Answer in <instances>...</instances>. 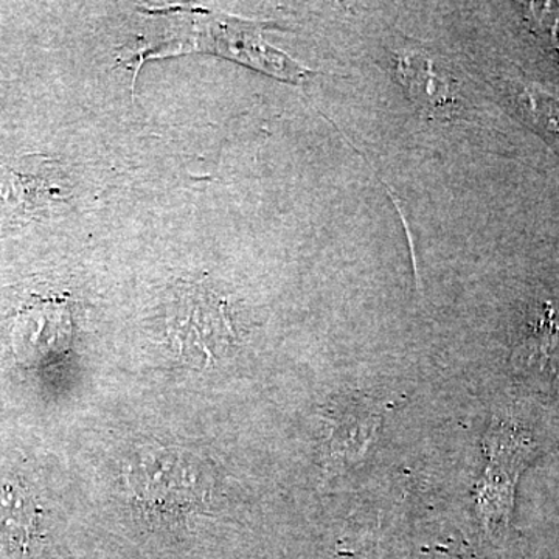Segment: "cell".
<instances>
[{
    "instance_id": "cell-7",
    "label": "cell",
    "mask_w": 559,
    "mask_h": 559,
    "mask_svg": "<svg viewBox=\"0 0 559 559\" xmlns=\"http://www.w3.org/2000/svg\"><path fill=\"white\" fill-rule=\"evenodd\" d=\"M533 20L544 35L550 40V46L559 51V5L554 2L530 3Z\"/></svg>"
},
{
    "instance_id": "cell-1",
    "label": "cell",
    "mask_w": 559,
    "mask_h": 559,
    "mask_svg": "<svg viewBox=\"0 0 559 559\" xmlns=\"http://www.w3.org/2000/svg\"><path fill=\"white\" fill-rule=\"evenodd\" d=\"M128 485L142 509L160 516H187L205 502L200 471L176 451L143 455L131 466Z\"/></svg>"
},
{
    "instance_id": "cell-2",
    "label": "cell",
    "mask_w": 559,
    "mask_h": 559,
    "mask_svg": "<svg viewBox=\"0 0 559 559\" xmlns=\"http://www.w3.org/2000/svg\"><path fill=\"white\" fill-rule=\"evenodd\" d=\"M72 336L69 305L60 299H36L17 314L11 342L22 364H38L64 353Z\"/></svg>"
},
{
    "instance_id": "cell-5",
    "label": "cell",
    "mask_w": 559,
    "mask_h": 559,
    "mask_svg": "<svg viewBox=\"0 0 559 559\" xmlns=\"http://www.w3.org/2000/svg\"><path fill=\"white\" fill-rule=\"evenodd\" d=\"M399 75L411 97L423 108L437 110L451 106L450 81L440 75L429 58L417 53L403 55L399 60Z\"/></svg>"
},
{
    "instance_id": "cell-4",
    "label": "cell",
    "mask_w": 559,
    "mask_h": 559,
    "mask_svg": "<svg viewBox=\"0 0 559 559\" xmlns=\"http://www.w3.org/2000/svg\"><path fill=\"white\" fill-rule=\"evenodd\" d=\"M39 506L20 484L0 485V546L27 549L39 528Z\"/></svg>"
},
{
    "instance_id": "cell-6",
    "label": "cell",
    "mask_w": 559,
    "mask_h": 559,
    "mask_svg": "<svg viewBox=\"0 0 559 559\" xmlns=\"http://www.w3.org/2000/svg\"><path fill=\"white\" fill-rule=\"evenodd\" d=\"M518 106L525 119L547 139L559 145V102L536 86H521Z\"/></svg>"
},
{
    "instance_id": "cell-3",
    "label": "cell",
    "mask_w": 559,
    "mask_h": 559,
    "mask_svg": "<svg viewBox=\"0 0 559 559\" xmlns=\"http://www.w3.org/2000/svg\"><path fill=\"white\" fill-rule=\"evenodd\" d=\"M382 414L373 403L342 404L334 411L330 425V457L334 465L359 462L374 439Z\"/></svg>"
}]
</instances>
